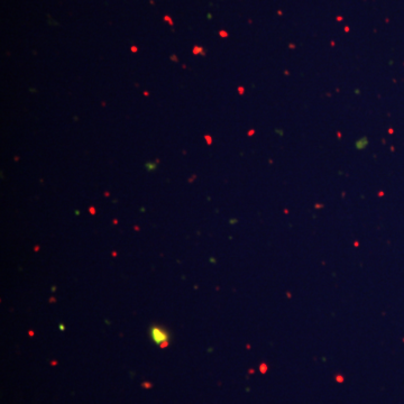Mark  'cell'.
<instances>
[{"mask_svg": "<svg viewBox=\"0 0 404 404\" xmlns=\"http://www.w3.org/2000/svg\"><path fill=\"white\" fill-rule=\"evenodd\" d=\"M149 336H151L152 340L155 344H168L169 340V334L167 330H164L163 328L158 327V326H155L152 327L149 330Z\"/></svg>", "mask_w": 404, "mask_h": 404, "instance_id": "6da1fadb", "label": "cell"}]
</instances>
